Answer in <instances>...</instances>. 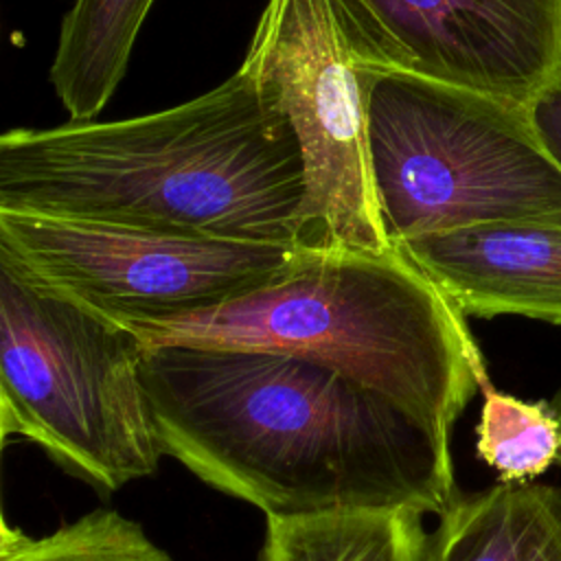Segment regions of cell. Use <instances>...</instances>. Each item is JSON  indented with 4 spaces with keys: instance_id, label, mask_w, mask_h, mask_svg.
I'll list each match as a JSON object with an SVG mask.
<instances>
[{
    "instance_id": "cell-11",
    "label": "cell",
    "mask_w": 561,
    "mask_h": 561,
    "mask_svg": "<svg viewBox=\"0 0 561 561\" xmlns=\"http://www.w3.org/2000/svg\"><path fill=\"white\" fill-rule=\"evenodd\" d=\"M153 0H75L50 64V85L70 121H94L116 92Z\"/></svg>"
},
{
    "instance_id": "cell-13",
    "label": "cell",
    "mask_w": 561,
    "mask_h": 561,
    "mask_svg": "<svg viewBox=\"0 0 561 561\" xmlns=\"http://www.w3.org/2000/svg\"><path fill=\"white\" fill-rule=\"evenodd\" d=\"M480 390L476 451L497 471L500 482H535L561 462V416L554 403L500 392L491 379Z\"/></svg>"
},
{
    "instance_id": "cell-8",
    "label": "cell",
    "mask_w": 561,
    "mask_h": 561,
    "mask_svg": "<svg viewBox=\"0 0 561 561\" xmlns=\"http://www.w3.org/2000/svg\"><path fill=\"white\" fill-rule=\"evenodd\" d=\"M397 66L526 107L561 94V0H353Z\"/></svg>"
},
{
    "instance_id": "cell-1",
    "label": "cell",
    "mask_w": 561,
    "mask_h": 561,
    "mask_svg": "<svg viewBox=\"0 0 561 561\" xmlns=\"http://www.w3.org/2000/svg\"><path fill=\"white\" fill-rule=\"evenodd\" d=\"M142 383L164 456L265 517L359 508L438 517L458 495L451 438L313 362L145 346Z\"/></svg>"
},
{
    "instance_id": "cell-12",
    "label": "cell",
    "mask_w": 561,
    "mask_h": 561,
    "mask_svg": "<svg viewBox=\"0 0 561 561\" xmlns=\"http://www.w3.org/2000/svg\"><path fill=\"white\" fill-rule=\"evenodd\" d=\"M423 513L359 508L265 517L263 561H425Z\"/></svg>"
},
{
    "instance_id": "cell-5",
    "label": "cell",
    "mask_w": 561,
    "mask_h": 561,
    "mask_svg": "<svg viewBox=\"0 0 561 561\" xmlns=\"http://www.w3.org/2000/svg\"><path fill=\"white\" fill-rule=\"evenodd\" d=\"M145 346L123 322L0 265V434L114 493L164 456L142 383Z\"/></svg>"
},
{
    "instance_id": "cell-9",
    "label": "cell",
    "mask_w": 561,
    "mask_h": 561,
    "mask_svg": "<svg viewBox=\"0 0 561 561\" xmlns=\"http://www.w3.org/2000/svg\"><path fill=\"white\" fill-rule=\"evenodd\" d=\"M467 318L561 324V228L480 224L399 243Z\"/></svg>"
},
{
    "instance_id": "cell-14",
    "label": "cell",
    "mask_w": 561,
    "mask_h": 561,
    "mask_svg": "<svg viewBox=\"0 0 561 561\" xmlns=\"http://www.w3.org/2000/svg\"><path fill=\"white\" fill-rule=\"evenodd\" d=\"M0 561H175L145 528L107 508L92 511L61 528L31 537L0 522Z\"/></svg>"
},
{
    "instance_id": "cell-4",
    "label": "cell",
    "mask_w": 561,
    "mask_h": 561,
    "mask_svg": "<svg viewBox=\"0 0 561 561\" xmlns=\"http://www.w3.org/2000/svg\"><path fill=\"white\" fill-rule=\"evenodd\" d=\"M368 151L392 245L480 224L561 228V169L533 107L390 64L370 88Z\"/></svg>"
},
{
    "instance_id": "cell-10",
    "label": "cell",
    "mask_w": 561,
    "mask_h": 561,
    "mask_svg": "<svg viewBox=\"0 0 561 561\" xmlns=\"http://www.w3.org/2000/svg\"><path fill=\"white\" fill-rule=\"evenodd\" d=\"M425 561H561V486L497 482L458 493L427 533Z\"/></svg>"
},
{
    "instance_id": "cell-16",
    "label": "cell",
    "mask_w": 561,
    "mask_h": 561,
    "mask_svg": "<svg viewBox=\"0 0 561 561\" xmlns=\"http://www.w3.org/2000/svg\"><path fill=\"white\" fill-rule=\"evenodd\" d=\"M552 403H554V408H557V412H559V416H561V390L557 392V397L552 399Z\"/></svg>"
},
{
    "instance_id": "cell-7",
    "label": "cell",
    "mask_w": 561,
    "mask_h": 561,
    "mask_svg": "<svg viewBox=\"0 0 561 561\" xmlns=\"http://www.w3.org/2000/svg\"><path fill=\"white\" fill-rule=\"evenodd\" d=\"M296 243L178 234L0 208V265L118 322L206 309L267 283Z\"/></svg>"
},
{
    "instance_id": "cell-6",
    "label": "cell",
    "mask_w": 561,
    "mask_h": 561,
    "mask_svg": "<svg viewBox=\"0 0 561 561\" xmlns=\"http://www.w3.org/2000/svg\"><path fill=\"white\" fill-rule=\"evenodd\" d=\"M397 64L353 0H267L241 70L289 123L305 164L296 245L392 248L373 184L368 99Z\"/></svg>"
},
{
    "instance_id": "cell-3",
    "label": "cell",
    "mask_w": 561,
    "mask_h": 561,
    "mask_svg": "<svg viewBox=\"0 0 561 561\" xmlns=\"http://www.w3.org/2000/svg\"><path fill=\"white\" fill-rule=\"evenodd\" d=\"M123 324L142 346L248 348L313 362L445 438L489 381L465 316L399 245H296L278 274L252 291Z\"/></svg>"
},
{
    "instance_id": "cell-2",
    "label": "cell",
    "mask_w": 561,
    "mask_h": 561,
    "mask_svg": "<svg viewBox=\"0 0 561 561\" xmlns=\"http://www.w3.org/2000/svg\"><path fill=\"white\" fill-rule=\"evenodd\" d=\"M302 202L300 145L241 68L153 114L0 136L4 210L296 243Z\"/></svg>"
},
{
    "instance_id": "cell-15",
    "label": "cell",
    "mask_w": 561,
    "mask_h": 561,
    "mask_svg": "<svg viewBox=\"0 0 561 561\" xmlns=\"http://www.w3.org/2000/svg\"><path fill=\"white\" fill-rule=\"evenodd\" d=\"M533 121L548 156L561 169V94L546 96L533 105Z\"/></svg>"
}]
</instances>
